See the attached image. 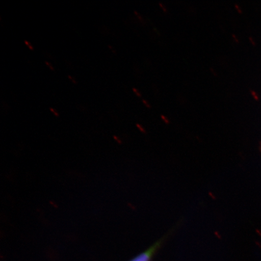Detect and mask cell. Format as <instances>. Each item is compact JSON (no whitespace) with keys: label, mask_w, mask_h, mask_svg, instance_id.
Masks as SVG:
<instances>
[{"label":"cell","mask_w":261,"mask_h":261,"mask_svg":"<svg viewBox=\"0 0 261 261\" xmlns=\"http://www.w3.org/2000/svg\"><path fill=\"white\" fill-rule=\"evenodd\" d=\"M164 239L165 238H163L156 241V243L148 248L145 252L140 253L138 256H137L135 258L130 261H151L156 251L161 247Z\"/></svg>","instance_id":"6da1fadb"},{"label":"cell","mask_w":261,"mask_h":261,"mask_svg":"<svg viewBox=\"0 0 261 261\" xmlns=\"http://www.w3.org/2000/svg\"><path fill=\"white\" fill-rule=\"evenodd\" d=\"M133 90L134 92H135L137 96H138L139 97L142 96L141 93H140V92H139V91L138 90V89H136V88H135V87L133 88Z\"/></svg>","instance_id":"7a4b0ae2"},{"label":"cell","mask_w":261,"mask_h":261,"mask_svg":"<svg viewBox=\"0 0 261 261\" xmlns=\"http://www.w3.org/2000/svg\"><path fill=\"white\" fill-rule=\"evenodd\" d=\"M25 44L26 45H28L29 49H31V50H34V47L32 46V45L31 44L30 42H28V41H24Z\"/></svg>","instance_id":"3957f363"},{"label":"cell","mask_w":261,"mask_h":261,"mask_svg":"<svg viewBox=\"0 0 261 261\" xmlns=\"http://www.w3.org/2000/svg\"><path fill=\"white\" fill-rule=\"evenodd\" d=\"M50 112L52 113H54L55 116H59V114L58 113V112H57L56 110H55L54 109H53V108H50Z\"/></svg>","instance_id":"277c9868"},{"label":"cell","mask_w":261,"mask_h":261,"mask_svg":"<svg viewBox=\"0 0 261 261\" xmlns=\"http://www.w3.org/2000/svg\"><path fill=\"white\" fill-rule=\"evenodd\" d=\"M251 93H252L253 96L254 97V99L256 100H258V96H257V94L256 92H254V91H251Z\"/></svg>","instance_id":"5b68a950"},{"label":"cell","mask_w":261,"mask_h":261,"mask_svg":"<svg viewBox=\"0 0 261 261\" xmlns=\"http://www.w3.org/2000/svg\"><path fill=\"white\" fill-rule=\"evenodd\" d=\"M159 5L161 6V7L163 9V11L165 12H167V9L165 8V6L162 4L161 3H159Z\"/></svg>","instance_id":"8992f818"},{"label":"cell","mask_w":261,"mask_h":261,"mask_svg":"<svg viewBox=\"0 0 261 261\" xmlns=\"http://www.w3.org/2000/svg\"><path fill=\"white\" fill-rule=\"evenodd\" d=\"M45 64L47 65V66L50 68V69L51 70H54V68L51 66L50 63H48V62H45Z\"/></svg>","instance_id":"52a82bcc"},{"label":"cell","mask_w":261,"mask_h":261,"mask_svg":"<svg viewBox=\"0 0 261 261\" xmlns=\"http://www.w3.org/2000/svg\"><path fill=\"white\" fill-rule=\"evenodd\" d=\"M68 78H69V80H70L71 82H72V83H74V84H76V80H75L74 79V78H73V77H71V76H68Z\"/></svg>","instance_id":"ba28073f"},{"label":"cell","mask_w":261,"mask_h":261,"mask_svg":"<svg viewBox=\"0 0 261 261\" xmlns=\"http://www.w3.org/2000/svg\"><path fill=\"white\" fill-rule=\"evenodd\" d=\"M142 102H143V103H144V104H145V105L147 107H148V108H150V107H151V106H150V105H149V104L148 102H147V101H146V100H142Z\"/></svg>","instance_id":"9c48e42d"},{"label":"cell","mask_w":261,"mask_h":261,"mask_svg":"<svg viewBox=\"0 0 261 261\" xmlns=\"http://www.w3.org/2000/svg\"><path fill=\"white\" fill-rule=\"evenodd\" d=\"M236 7L237 9L238 12H239L240 13H242V11H241V9L239 7V6H238L237 4H236Z\"/></svg>","instance_id":"30bf717a"},{"label":"cell","mask_w":261,"mask_h":261,"mask_svg":"<svg viewBox=\"0 0 261 261\" xmlns=\"http://www.w3.org/2000/svg\"><path fill=\"white\" fill-rule=\"evenodd\" d=\"M232 37L234 38V41H236L237 42H239V41H238V38H237L236 35L232 34Z\"/></svg>","instance_id":"8fae6325"},{"label":"cell","mask_w":261,"mask_h":261,"mask_svg":"<svg viewBox=\"0 0 261 261\" xmlns=\"http://www.w3.org/2000/svg\"><path fill=\"white\" fill-rule=\"evenodd\" d=\"M161 117H162V118L163 120H165V121L166 122H167V123H168V122H168V120H167V119H166V117H165L164 116L162 115V116H161Z\"/></svg>","instance_id":"7c38bea8"},{"label":"cell","mask_w":261,"mask_h":261,"mask_svg":"<svg viewBox=\"0 0 261 261\" xmlns=\"http://www.w3.org/2000/svg\"><path fill=\"white\" fill-rule=\"evenodd\" d=\"M249 39H250V41L252 42V44H253V45H255V42H254L253 41V38H252L250 37V38H249Z\"/></svg>","instance_id":"4fadbf2b"}]
</instances>
